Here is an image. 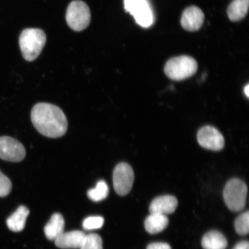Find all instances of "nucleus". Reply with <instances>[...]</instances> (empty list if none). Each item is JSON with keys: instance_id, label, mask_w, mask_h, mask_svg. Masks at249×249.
I'll use <instances>...</instances> for the list:
<instances>
[{"instance_id": "nucleus-1", "label": "nucleus", "mask_w": 249, "mask_h": 249, "mask_svg": "<svg viewBox=\"0 0 249 249\" xmlns=\"http://www.w3.org/2000/svg\"><path fill=\"white\" fill-rule=\"evenodd\" d=\"M31 118L36 129L48 138H60L67 131V118L57 106L48 103H39L33 107Z\"/></svg>"}, {"instance_id": "nucleus-2", "label": "nucleus", "mask_w": 249, "mask_h": 249, "mask_svg": "<svg viewBox=\"0 0 249 249\" xmlns=\"http://www.w3.org/2000/svg\"><path fill=\"white\" fill-rule=\"evenodd\" d=\"M46 42V36L42 30L27 29L19 37L20 49L23 57L27 61L36 60L42 51Z\"/></svg>"}, {"instance_id": "nucleus-3", "label": "nucleus", "mask_w": 249, "mask_h": 249, "mask_svg": "<svg viewBox=\"0 0 249 249\" xmlns=\"http://www.w3.org/2000/svg\"><path fill=\"white\" fill-rule=\"evenodd\" d=\"M198 69L197 62L188 55L170 59L164 67V73L169 79L182 81L194 76Z\"/></svg>"}, {"instance_id": "nucleus-4", "label": "nucleus", "mask_w": 249, "mask_h": 249, "mask_svg": "<svg viewBox=\"0 0 249 249\" xmlns=\"http://www.w3.org/2000/svg\"><path fill=\"white\" fill-rule=\"evenodd\" d=\"M247 194L246 183L238 178H232L227 182L224 188V200L230 210L241 211L245 207Z\"/></svg>"}, {"instance_id": "nucleus-5", "label": "nucleus", "mask_w": 249, "mask_h": 249, "mask_svg": "<svg viewBox=\"0 0 249 249\" xmlns=\"http://www.w3.org/2000/svg\"><path fill=\"white\" fill-rule=\"evenodd\" d=\"M66 20L68 26L75 31H82L89 26L91 12L85 2L76 0L68 6Z\"/></svg>"}, {"instance_id": "nucleus-6", "label": "nucleus", "mask_w": 249, "mask_h": 249, "mask_svg": "<svg viewBox=\"0 0 249 249\" xmlns=\"http://www.w3.org/2000/svg\"><path fill=\"white\" fill-rule=\"evenodd\" d=\"M135 174L126 163L118 164L113 171V186L117 194L123 196L129 194L133 187Z\"/></svg>"}, {"instance_id": "nucleus-7", "label": "nucleus", "mask_w": 249, "mask_h": 249, "mask_svg": "<svg viewBox=\"0 0 249 249\" xmlns=\"http://www.w3.org/2000/svg\"><path fill=\"white\" fill-rule=\"evenodd\" d=\"M124 7L140 26L149 27L153 24V13L147 0H124Z\"/></svg>"}, {"instance_id": "nucleus-8", "label": "nucleus", "mask_w": 249, "mask_h": 249, "mask_svg": "<svg viewBox=\"0 0 249 249\" xmlns=\"http://www.w3.org/2000/svg\"><path fill=\"white\" fill-rule=\"evenodd\" d=\"M26 155V149L18 140L9 136L0 137V159L2 160L20 162Z\"/></svg>"}, {"instance_id": "nucleus-9", "label": "nucleus", "mask_w": 249, "mask_h": 249, "mask_svg": "<svg viewBox=\"0 0 249 249\" xmlns=\"http://www.w3.org/2000/svg\"><path fill=\"white\" fill-rule=\"evenodd\" d=\"M197 140L202 147L213 151L222 150L225 144L222 133L211 126H205L199 130Z\"/></svg>"}, {"instance_id": "nucleus-10", "label": "nucleus", "mask_w": 249, "mask_h": 249, "mask_svg": "<svg viewBox=\"0 0 249 249\" xmlns=\"http://www.w3.org/2000/svg\"><path fill=\"white\" fill-rule=\"evenodd\" d=\"M204 14L196 6L187 8L183 12L180 24L186 31H196L200 29L204 21Z\"/></svg>"}, {"instance_id": "nucleus-11", "label": "nucleus", "mask_w": 249, "mask_h": 249, "mask_svg": "<svg viewBox=\"0 0 249 249\" xmlns=\"http://www.w3.org/2000/svg\"><path fill=\"white\" fill-rule=\"evenodd\" d=\"M178 206V200L176 197L171 195L159 196L152 201L149 210L151 213H157L164 214L174 213Z\"/></svg>"}, {"instance_id": "nucleus-12", "label": "nucleus", "mask_w": 249, "mask_h": 249, "mask_svg": "<svg viewBox=\"0 0 249 249\" xmlns=\"http://www.w3.org/2000/svg\"><path fill=\"white\" fill-rule=\"evenodd\" d=\"M85 235V232L78 230L64 232L55 239V244L61 249H80Z\"/></svg>"}, {"instance_id": "nucleus-13", "label": "nucleus", "mask_w": 249, "mask_h": 249, "mask_svg": "<svg viewBox=\"0 0 249 249\" xmlns=\"http://www.w3.org/2000/svg\"><path fill=\"white\" fill-rule=\"evenodd\" d=\"M29 213L30 211L27 207L23 205L18 207L17 211L7 220L8 229L14 232L22 231L26 225L27 218Z\"/></svg>"}, {"instance_id": "nucleus-14", "label": "nucleus", "mask_w": 249, "mask_h": 249, "mask_svg": "<svg viewBox=\"0 0 249 249\" xmlns=\"http://www.w3.org/2000/svg\"><path fill=\"white\" fill-rule=\"evenodd\" d=\"M169 223V220L166 215L152 213L145 220V229L150 234H156L163 231Z\"/></svg>"}, {"instance_id": "nucleus-15", "label": "nucleus", "mask_w": 249, "mask_h": 249, "mask_svg": "<svg viewBox=\"0 0 249 249\" xmlns=\"http://www.w3.org/2000/svg\"><path fill=\"white\" fill-rule=\"evenodd\" d=\"M65 222L60 213L53 214L51 219L45 227L44 232L46 238L50 241H55L64 232Z\"/></svg>"}, {"instance_id": "nucleus-16", "label": "nucleus", "mask_w": 249, "mask_h": 249, "mask_svg": "<svg viewBox=\"0 0 249 249\" xmlns=\"http://www.w3.org/2000/svg\"><path fill=\"white\" fill-rule=\"evenodd\" d=\"M204 249H226L227 241L223 233L218 231H211L205 233L201 241Z\"/></svg>"}, {"instance_id": "nucleus-17", "label": "nucleus", "mask_w": 249, "mask_h": 249, "mask_svg": "<svg viewBox=\"0 0 249 249\" xmlns=\"http://www.w3.org/2000/svg\"><path fill=\"white\" fill-rule=\"evenodd\" d=\"M249 0H233L227 8V15L231 21H238L247 16Z\"/></svg>"}, {"instance_id": "nucleus-18", "label": "nucleus", "mask_w": 249, "mask_h": 249, "mask_svg": "<svg viewBox=\"0 0 249 249\" xmlns=\"http://www.w3.org/2000/svg\"><path fill=\"white\" fill-rule=\"evenodd\" d=\"M109 193L108 186L104 180H99L95 188L89 190L87 196L90 200L94 202H99L105 200Z\"/></svg>"}, {"instance_id": "nucleus-19", "label": "nucleus", "mask_w": 249, "mask_h": 249, "mask_svg": "<svg viewBox=\"0 0 249 249\" xmlns=\"http://www.w3.org/2000/svg\"><path fill=\"white\" fill-rule=\"evenodd\" d=\"M80 249H103L101 236L96 233L86 235Z\"/></svg>"}, {"instance_id": "nucleus-20", "label": "nucleus", "mask_w": 249, "mask_h": 249, "mask_svg": "<svg viewBox=\"0 0 249 249\" xmlns=\"http://www.w3.org/2000/svg\"><path fill=\"white\" fill-rule=\"evenodd\" d=\"M235 229L239 235H246L249 231V211L243 213L236 218L235 221Z\"/></svg>"}, {"instance_id": "nucleus-21", "label": "nucleus", "mask_w": 249, "mask_h": 249, "mask_svg": "<svg viewBox=\"0 0 249 249\" xmlns=\"http://www.w3.org/2000/svg\"><path fill=\"white\" fill-rule=\"evenodd\" d=\"M104 224V217L102 216H89L84 220L83 229L87 231L101 229Z\"/></svg>"}, {"instance_id": "nucleus-22", "label": "nucleus", "mask_w": 249, "mask_h": 249, "mask_svg": "<svg viewBox=\"0 0 249 249\" xmlns=\"http://www.w3.org/2000/svg\"><path fill=\"white\" fill-rule=\"evenodd\" d=\"M12 187L11 180L0 170V197H5L10 194Z\"/></svg>"}, {"instance_id": "nucleus-23", "label": "nucleus", "mask_w": 249, "mask_h": 249, "mask_svg": "<svg viewBox=\"0 0 249 249\" xmlns=\"http://www.w3.org/2000/svg\"><path fill=\"white\" fill-rule=\"evenodd\" d=\"M147 249H171V248L166 243L155 242L149 244Z\"/></svg>"}, {"instance_id": "nucleus-24", "label": "nucleus", "mask_w": 249, "mask_h": 249, "mask_svg": "<svg viewBox=\"0 0 249 249\" xmlns=\"http://www.w3.org/2000/svg\"><path fill=\"white\" fill-rule=\"evenodd\" d=\"M232 249H249L248 241H241L238 243Z\"/></svg>"}, {"instance_id": "nucleus-25", "label": "nucleus", "mask_w": 249, "mask_h": 249, "mask_svg": "<svg viewBox=\"0 0 249 249\" xmlns=\"http://www.w3.org/2000/svg\"><path fill=\"white\" fill-rule=\"evenodd\" d=\"M244 92L245 95H247V97L249 98V85H247L245 87Z\"/></svg>"}]
</instances>
